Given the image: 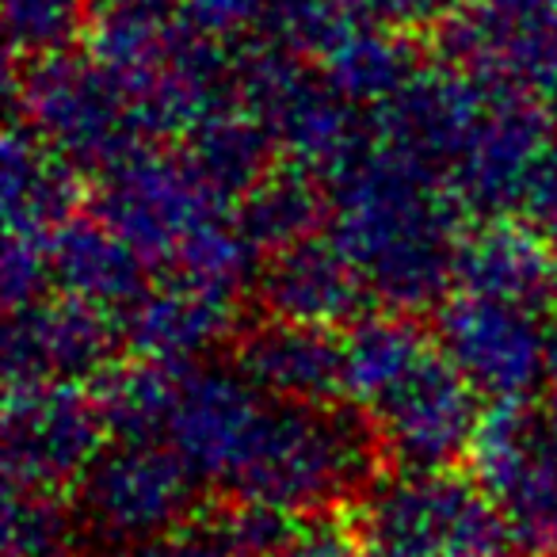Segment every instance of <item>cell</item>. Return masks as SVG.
Wrapping results in <instances>:
<instances>
[{"mask_svg": "<svg viewBox=\"0 0 557 557\" xmlns=\"http://www.w3.org/2000/svg\"><path fill=\"white\" fill-rule=\"evenodd\" d=\"M455 283L462 290L493 295L542 313L557 302V245L527 222L488 218L466 233L458 248Z\"/></svg>", "mask_w": 557, "mask_h": 557, "instance_id": "16", "label": "cell"}, {"mask_svg": "<svg viewBox=\"0 0 557 557\" xmlns=\"http://www.w3.org/2000/svg\"><path fill=\"white\" fill-rule=\"evenodd\" d=\"M146 268L149 263L138 248L100 214H73L50 237V271L58 287L111 313L131 306L146 290Z\"/></svg>", "mask_w": 557, "mask_h": 557, "instance_id": "17", "label": "cell"}, {"mask_svg": "<svg viewBox=\"0 0 557 557\" xmlns=\"http://www.w3.org/2000/svg\"><path fill=\"white\" fill-rule=\"evenodd\" d=\"M263 405H268V394L256 389L237 367L207 371V367L187 363L161 440L191 466L202 485L225 493Z\"/></svg>", "mask_w": 557, "mask_h": 557, "instance_id": "12", "label": "cell"}, {"mask_svg": "<svg viewBox=\"0 0 557 557\" xmlns=\"http://www.w3.org/2000/svg\"><path fill=\"white\" fill-rule=\"evenodd\" d=\"M123 341L141 359L195 363L202 351L225 341L233 329V295L195 283L184 275H164L126 306Z\"/></svg>", "mask_w": 557, "mask_h": 557, "instance_id": "15", "label": "cell"}, {"mask_svg": "<svg viewBox=\"0 0 557 557\" xmlns=\"http://www.w3.org/2000/svg\"><path fill=\"white\" fill-rule=\"evenodd\" d=\"M184 367L187 363H161V359L141 356L138 363L108 367L92 389L108 435H115V440H161Z\"/></svg>", "mask_w": 557, "mask_h": 557, "instance_id": "20", "label": "cell"}, {"mask_svg": "<svg viewBox=\"0 0 557 557\" xmlns=\"http://www.w3.org/2000/svg\"><path fill=\"white\" fill-rule=\"evenodd\" d=\"M333 184V240L367 290L405 313L443 298L462 248L447 184L397 146L367 153Z\"/></svg>", "mask_w": 557, "mask_h": 557, "instance_id": "1", "label": "cell"}, {"mask_svg": "<svg viewBox=\"0 0 557 557\" xmlns=\"http://www.w3.org/2000/svg\"><path fill=\"white\" fill-rule=\"evenodd\" d=\"M111 4H146V9H157L161 0H111Z\"/></svg>", "mask_w": 557, "mask_h": 557, "instance_id": "31", "label": "cell"}, {"mask_svg": "<svg viewBox=\"0 0 557 557\" xmlns=\"http://www.w3.org/2000/svg\"><path fill=\"white\" fill-rule=\"evenodd\" d=\"M348 527L367 557H519L485 485L450 466L371 481Z\"/></svg>", "mask_w": 557, "mask_h": 557, "instance_id": "3", "label": "cell"}, {"mask_svg": "<svg viewBox=\"0 0 557 557\" xmlns=\"http://www.w3.org/2000/svg\"><path fill=\"white\" fill-rule=\"evenodd\" d=\"M237 371L278 401L344 397V336L325 325L271 318L237 341Z\"/></svg>", "mask_w": 557, "mask_h": 557, "instance_id": "13", "label": "cell"}, {"mask_svg": "<svg viewBox=\"0 0 557 557\" xmlns=\"http://www.w3.org/2000/svg\"><path fill=\"white\" fill-rule=\"evenodd\" d=\"M77 164L27 126H12L4 141V222L9 233H50L73 218Z\"/></svg>", "mask_w": 557, "mask_h": 557, "instance_id": "18", "label": "cell"}, {"mask_svg": "<svg viewBox=\"0 0 557 557\" xmlns=\"http://www.w3.org/2000/svg\"><path fill=\"white\" fill-rule=\"evenodd\" d=\"M202 481L164 440H115L73 488L81 531L103 549H134L191 527Z\"/></svg>", "mask_w": 557, "mask_h": 557, "instance_id": "4", "label": "cell"}, {"mask_svg": "<svg viewBox=\"0 0 557 557\" xmlns=\"http://www.w3.org/2000/svg\"><path fill=\"white\" fill-rule=\"evenodd\" d=\"M371 20L386 27H424L435 20H447L455 0H359Z\"/></svg>", "mask_w": 557, "mask_h": 557, "instance_id": "29", "label": "cell"}, {"mask_svg": "<svg viewBox=\"0 0 557 557\" xmlns=\"http://www.w3.org/2000/svg\"><path fill=\"white\" fill-rule=\"evenodd\" d=\"M263 20V0H184V24L207 39H225Z\"/></svg>", "mask_w": 557, "mask_h": 557, "instance_id": "26", "label": "cell"}, {"mask_svg": "<svg viewBox=\"0 0 557 557\" xmlns=\"http://www.w3.org/2000/svg\"><path fill=\"white\" fill-rule=\"evenodd\" d=\"M321 73H325L336 92H344L356 103L397 96L417 77V65H412L409 47L401 39H394L386 24L374 20L371 27L359 24L341 47L329 50L321 58Z\"/></svg>", "mask_w": 557, "mask_h": 557, "instance_id": "21", "label": "cell"}, {"mask_svg": "<svg viewBox=\"0 0 557 557\" xmlns=\"http://www.w3.org/2000/svg\"><path fill=\"white\" fill-rule=\"evenodd\" d=\"M222 202L225 195H218L187 157L134 153L108 172L96 214L123 233L149 268H176L202 230L230 218L222 214Z\"/></svg>", "mask_w": 557, "mask_h": 557, "instance_id": "9", "label": "cell"}, {"mask_svg": "<svg viewBox=\"0 0 557 557\" xmlns=\"http://www.w3.org/2000/svg\"><path fill=\"white\" fill-rule=\"evenodd\" d=\"M283 557H367L351 527H333L329 519L306 523Z\"/></svg>", "mask_w": 557, "mask_h": 557, "instance_id": "28", "label": "cell"}, {"mask_svg": "<svg viewBox=\"0 0 557 557\" xmlns=\"http://www.w3.org/2000/svg\"><path fill=\"white\" fill-rule=\"evenodd\" d=\"M81 534L77 504L62 493L4 485V557H73Z\"/></svg>", "mask_w": 557, "mask_h": 557, "instance_id": "23", "label": "cell"}, {"mask_svg": "<svg viewBox=\"0 0 557 557\" xmlns=\"http://www.w3.org/2000/svg\"><path fill=\"white\" fill-rule=\"evenodd\" d=\"M473 478L496 500L519 557H557V417L523 401L488 405L470 447Z\"/></svg>", "mask_w": 557, "mask_h": 557, "instance_id": "6", "label": "cell"}, {"mask_svg": "<svg viewBox=\"0 0 557 557\" xmlns=\"http://www.w3.org/2000/svg\"><path fill=\"white\" fill-rule=\"evenodd\" d=\"M88 0H4V27L24 54H58L85 27Z\"/></svg>", "mask_w": 557, "mask_h": 557, "instance_id": "24", "label": "cell"}, {"mask_svg": "<svg viewBox=\"0 0 557 557\" xmlns=\"http://www.w3.org/2000/svg\"><path fill=\"white\" fill-rule=\"evenodd\" d=\"M123 321L77 295L35 298L16 306L4 336V367L12 382H77L115 367Z\"/></svg>", "mask_w": 557, "mask_h": 557, "instance_id": "11", "label": "cell"}, {"mask_svg": "<svg viewBox=\"0 0 557 557\" xmlns=\"http://www.w3.org/2000/svg\"><path fill=\"white\" fill-rule=\"evenodd\" d=\"M382 455L374 428L351 401H278L268 397L248 432L225 496L268 504L290 516H318L348 493H363Z\"/></svg>", "mask_w": 557, "mask_h": 557, "instance_id": "2", "label": "cell"}, {"mask_svg": "<svg viewBox=\"0 0 557 557\" xmlns=\"http://www.w3.org/2000/svg\"><path fill=\"white\" fill-rule=\"evenodd\" d=\"M485 397L462 379L440 341L412 367H405L363 409L382 455L397 470H443L470 455L478 440Z\"/></svg>", "mask_w": 557, "mask_h": 557, "instance_id": "7", "label": "cell"}, {"mask_svg": "<svg viewBox=\"0 0 557 557\" xmlns=\"http://www.w3.org/2000/svg\"><path fill=\"white\" fill-rule=\"evenodd\" d=\"M214 531L222 534L225 549L233 557H283L302 531V519L290 516V511L268 508V504L233 500L214 519Z\"/></svg>", "mask_w": 557, "mask_h": 557, "instance_id": "25", "label": "cell"}, {"mask_svg": "<svg viewBox=\"0 0 557 557\" xmlns=\"http://www.w3.org/2000/svg\"><path fill=\"white\" fill-rule=\"evenodd\" d=\"M321 222V191L310 184L302 169L287 176H268L245 195L237 225L260 248H287L302 237H313Z\"/></svg>", "mask_w": 557, "mask_h": 557, "instance_id": "22", "label": "cell"}, {"mask_svg": "<svg viewBox=\"0 0 557 557\" xmlns=\"http://www.w3.org/2000/svg\"><path fill=\"white\" fill-rule=\"evenodd\" d=\"M542 389H546L549 412L557 417V329L549 333V348H546V379H542Z\"/></svg>", "mask_w": 557, "mask_h": 557, "instance_id": "30", "label": "cell"}, {"mask_svg": "<svg viewBox=\"0 0 557 557\" xmlns=\"http://www.w3.org/2000/svg\"><path fill=\"white\" fill-rule=\"evenodd\" d=\"M20 100L32 131L77 169L111 172L126 157L141 153L146 126L123 81L103 62L70 58L62 50L35 58Z\"/></svg>", "mask_w": 557, "mask_h": 557, "instance_id": "5", "label": "cell"}, {"mask_svg": "<svg viewBox=\"0 0 557 557\" xmlns=\"http://www.w3.org/2000/svg\"><path fill=\"white\" fill-rule=\"evenodd\" d=\"M123 557H233L225 549L222 534L210 527H184V531H172L164 539L141 542V546L126 549Z\"/></svg>", "mask_w": 557, "mask_h": 557, "instance_id": "27", "label": "cell"}, {"mask_svg": "<svg viewBox=\"0 0 557 557\" xmlns=\"http://www.w3.org/2000/svg\"><path fill=\"white\" fill-rule=\"evenodd\" d=\"M96 397L77 382H12L4 401V485L65 493L108 443Z\"/></svg>", "mask_w": 557, "mask_h": 557, "instance_id": "8", "label": "cell"}, {"mask_svg": "<svg viewBox=\"0 0 557 557\" xmlns=\"http://www.w3.org/2000/svg\"><path fill=\"white\" fill-rule=\"evenodd\" d=\"M271 131L252 108L240 103L214 111L191 131L187 161L218 195H248L271 172Z\"/></svg>", "mask_w": 557, "mask_h": 557, "instance_id": "19", "label": "cell"}, {"mask_svg": "<svg viewBox=\"0 0 557 557\" xmlns=\"http://www.w3.org/2000/svg\"><path fill=\"white\" fill-rule=\"evenodd\" d=\"M271 318L306 321V325H351L363 318L367 283L336 240L302 237L275 248L256 275Z\"/></svg>", "mask_w": 557, "mask_h": 557, "instance_id": "14", "label": "cell"}, {"mask_svg": "<svg viewBox=\"0 0 557 557\" xmlns=\"http://www.w3.org/2000/svg\"><path fill=\"white\" fill-rule=\"evenodd\" d=\"M435 341L488 405L527 401L546 379L549 333L527 306L458 287L443 298Z\"/></svg>", "mask_w": 557, "mask_h": 557, "instance_id": "10", "label": "cell"}]
</instances>
